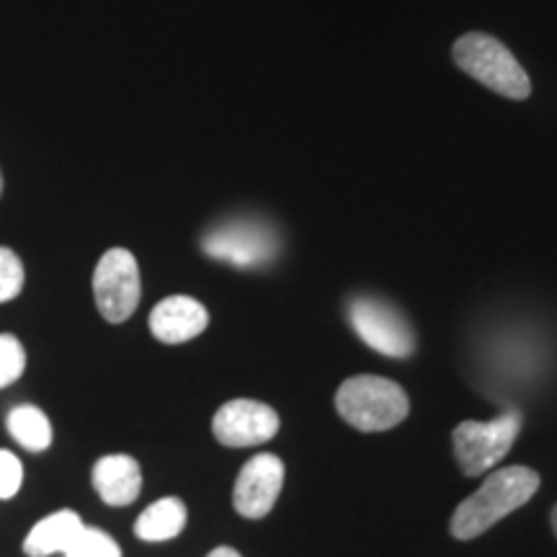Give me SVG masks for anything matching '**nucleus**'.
Segmentation results:
<instances>
[{"mask_svg":"<svg viewBox=\"0 0 557 557\" xmlns=\"http://www.w3.org/2000/svg\"><path fill=\"white\" fill-rule=\"evenodd\" d=\"M348 323L357 336L389 359H408L416 351L413 329L403 312L380 297H354L348 305Z\"/></svg>","mask_w":557,"mask_h":557,"instance_id":"423d86ee","label":"nucleus"},{"mask_svg":"<svg viewBox=\"0 0 557 557\" xmlns=\"http://www.w3.org/2000/svg\"><path fill=\"white\" fill-rule=\"evenodd\" d=\"M207 557H243V555L233 547H218V549H212V553H209Z\"/></svg>","mask_w":557,"mask_h":557,"instance_id":"6ab92c4d","label":"nucleus"},{"mask_svg":"<svg viewBox=\"0 0 557 557\" xmlns=\"http://www.w3.org/2000/svg\"><path fill=\"white\" fill-rule=\"evenodd\" d=\"M143 284L135 256L127 248H111L94 271V297L109 323H124L135 315Z\"/></svg>","mask_w":557,"mask_h":557,"instance_id":"0eeeda50","label":"nucleus"},{"mask_svg":"<svg viewBox=\"0 0 557 557\" xmlns=\"http://www.w3.org/2000/svg\"><path fill=\"white\" fill-rule=\"evenodd\" d=\"M26 369V351L11 333H0V389L11 387Z\"/></svg>","mask_w":557,"mask_h":557,"instance_id":"dca6fc26","label":"nucleus"},{"mask_svg":"<svg viewBox=\"0 0 557 557\" xmlns=\"http://www.w3.org/2000/svg\"><path fill=\"white\" fill-rule=\"evenodd\" d=\"M24 485V465L9 449H0V500L16 496Z\"/></svg>","mask_w":557,"mask_h":557,"instance_id":"a211bd4d","label":"nucleus"},{"mask_svg":"<svg viewBox=\"0 0 557 557\" xmlns=\"http://www.w3.org/2000/svg\"><path fill=\"white\" fill-rule=\"evenodd\" d=\"M96 493L103 504L109 506H129L135 504L139 491H143V470L139 462L129 455H107L94 465L90 472Z\"/></svg>","mask_w":557,"mask_h":557,"instance_id":"9b49d317","label":"nucleus"},{"mask_svg":"<svg viewBox=\"0 0 557 557\" xmlns=\"http://www.w3.org/2000/svg\"><path fill=\"white\" fill-rule=\"evenodd\" d=\"M553 529H555V537H557V506L553 508Z\"/></svg>","mask_w":557,"mask_h":557,"instance_id":"aec40b11","label":"nucleus"},{"mask_svg":"<svg viewBox=\"0 0 557 557\" xmlns=\"http://www.w3.org/2000/svg\"><path fill=\"white\" fill-rule=\"evenodd\" d=\"M278 431L276 410L267 403L238 398L222 406L212 418V434L225 447H259Z\"/></svg>","mask_w":557,"mask_h":557,"instance_id":"6e6552de","label":"nucleus"},{"mask_svg":"<svg viewBox=\"0 0 557 557\" xmlns=\"http://www.w3.org/2000/svg\"><path fill=\"white\" fill-rule=\"evenodd\" d=\"M83 527H86L83 519L75 511H70V508L54 511L50 517L37 521L32 532L26 534L24 553L29 557H50L58 553L62 555L73 545Z\"/></svg>","mask_w":557,"mask_h":557,"instance_id":"f8f14e48","label":"nucleus"},{"mask_svg":"<svg viewBox=\"0 0 557 557\" xmlns=\"http://www.w3.org/2000/svg\"><path fill=\"white\" fill-rule=\"evenodd\" d=\"M455 62L478 83L506 99L524 101L532 94V83H529L521 62L513 58L506 45L487 34H465L462 39H457Z\"/></svg>","mask_w":557,"mask_h":557,"instance_id":"7ed1b4c3","label":"nucleus"},{"mask_svg":"<svg viewBox=\"0 0 557 557\" xmlns=\"http://www.w3.org/2000/svg\"><path fill=\"white\" fill-rule=\"evenodd\" d=\"M284 485V462L276 455H256L243 465L233 487V506L240 517L263 519L274 508Z\"/></svg>","mask_w":557,"mask_h":557,"instance_id":"1a4fd4ad","label":"nucleus"},{"mask_svg":"<svg viewBox=\"0 0 557 557\" xmlns=\"http://www.w3.org/2000/svg\"><path fill=\"white\" fill-rule=\"evenodd\" d=\"M186 506L181 498H160L145 508L135 521V534L145 542H165L178 537L186 527Z\"/></svg>","mask_w":557,"mask_h":557,"instance_id":"ddd939ff","label":"nucleus"},{"mask_svg":"<svg viewBox=\"0 0 557 557\" xmlns=\"http://www.w3.org/2000/svg\"><path fill=\"white\" fill-rule=\"evenodd\" d=\"M0 191H3V176H0Z\"/></svg>","mask_w":557,"mask_h":557,"instance_id":"412c9836","label":"nucleus"},{"mask_svg":"<svg viewBox=\"0 0 557 557\" xmlns=\"http://www.w3.org/2000/svg\"><path fill=\"white\" fill-rule=\"evenodd\" d=\"M24 289V263L11 248L0 246V302H11Z\"/></svg>","mask_w":557,"mask_h":557,"instance_id":"f3484780","label":"nucleus"},{"mask_svg":"<svg viewBox=\"0 0 557 557\" xmlns=\"http://www.w3.org/2000/svg\"><path fill=\"white\" fill-rule=\"evenodd\" d=\"M336 410L354 429L374 434L406 421L410 403L398 382L374 374H357L338 387Z\"/></svg>","mask_w":557,"mask_h":557,"instance_id":"f03ea898","label":"nucleus"},{"mask_svg":"<svg viewBox=\"0 0 557 557\" xmlns=\"http://www.w3.org/2000/svg\"><path fill=\"white\" fill-rule=\"evenodd\" d=\"M278 233L269 222L238 218L212 227L201 240L209 259L225 261L238 269H261L276 259Z\"/></svg>","mask_w":557,"mask_h":557,"instance_id":"20e7f679","label":"nucleus"},{"mask_svg":"<svg viewBox=\"0 0 557 557\" xmlns=\"http://www.w3.org/2000/svg\"><path fill=\"white\" fill-rule=\"evenodd\" d=\"M540 487V475L532 468H504L485 478V483L478 487L457 506L451 517V534L457 540H475L487 532L493 524L517 511L532 500Z\"/></svg>","mask_w":557,"mask_h":557,"instance_id":"f257e3e1","label":"nucleus"},{"mask_svg":"<svg viewBox=\"0 0 557 557\" xmlns=\"http://www.w3.org/2000/svg\"><path fill=\"white\" fill-rule=\"evenodd\" d=\"M521 431V416L506 410L493 421H465L451 434L455 457L465 475H485L508 455Z\"/></svg>","mask_w":557,"mask_h":557,"instance_id":"39448f33","label":"nucleus"},{"mask_svg":"<svg viewBox=\"0 0 557 557\" xmlns=\"http://www.w3.org/2000/svg\"><path fill=\"white\" fill-rule=\"evenodd\" d=\"M13 442L29 451H45L52 444V423L37 406H16L5 418Z\"/></svg>","mask_w":557,"mask_h":557,"instance_id":"4468645a","label":"nucleus"},{"mask_svg":"<svg viewBox=\"0 0 557 557\" xmlns=\"http://www.w3.org/2000/svg\"><path fill=\"white\" fill-rule=\"evenodd\" d=\"M62 557H122V549L103 529L83 527L78 537L62 553Z\"/></svg>","mask_w":557,"mask_h":557,"instance_id":"2eb2a0df","label":"nucleus"},{"mask_svg":"<svg viewBox=\"0 0 557 557\" xmlns=\"http://www.w3.org/2000/svg\"><path fill=\"white\" fill-rule=\"evenodd\" d=\"M209 325V312L199 299L186 295L165 297L150 312V331L152 336L163 344H186L197 338Z\"/></svg>","mask_w":557,"mask_h":557,"instance_id":"9d476101","label":"nucleus"}]
</instances>
